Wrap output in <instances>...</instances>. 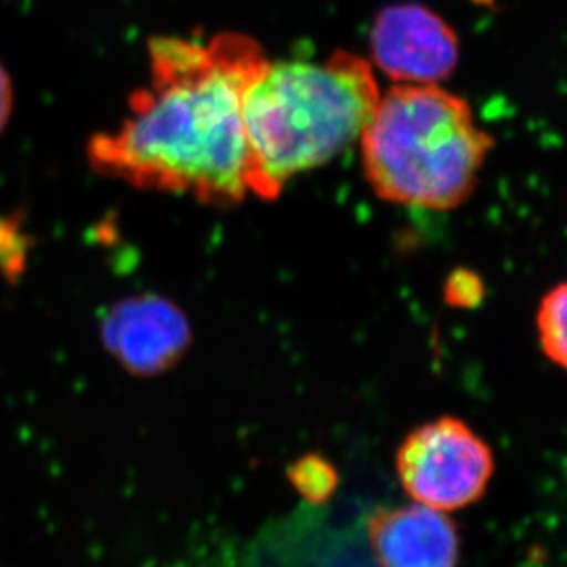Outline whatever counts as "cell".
I'll use <instances>...</instances> for the list:
<instances>
[{"label": "cell", "mask_w": 567, "mask_h": 567, "mask_svg": "<svg viewBox=\"0 0 567 567\" xmlns=\"http://www.w3.org/2000/svg\"><path fill=\"white\" fill-rule=\"evenodd\" d=\"M11 110H13V87H11L8 72L0 65V133L10 121Z\"/></svg>", "instance_id": "cell-10"}, {"label": "cell", "mask_w": 567, "mask_h": 567, "mask_svg": "<svg viewBox=\"0 0 567 567\" xmlns=\"http://www.w3.org/2000/svg\"><path fill=\"white\" fill-rule=\"evenodd\" d=\"M291 485L310 503H324L339 485L338 470L322 455L308 453L297 458L288 468Z\"/></svg>", "instance_id": "cell-9"}, {"label": "cell", "mask_w": 567, "mask_h": 567, "mask_svg": "<svg viewBox=\"0 0 567 567\" xmlns=\"http://www.w3.org/2000/svg\"><path fill=\"white\" fill-rule=\"evenodd\" d=\"M396 472L411 499L436 511H457L477 502L494 474V455L466 422L441 416L405 436Z\"/></svg>", "instance_id": "cell-4"}, {"label": "cell", "mask_w": 567, "mask_h": 567, "mask_svg": "<svg viewBox=\"0 0 567 567\" xmlns=\"http://www.w3.org/2000/svg\"><path fill=\"white\" fill-rule=\"evenodd\" d=\"M367 533L382 567H457V525L436 508L421 503L377 508L367 519Z\"/></svg>", "instance_id": "cell-7"}, {"label": "cell", "mask_w": 567, "mask_h": 567, "mask_svg": "<svg viewBox=\"0 0 567 567\" xmlns=\"http://www.w3.org/2000/svg\"><path fill=\"white\" fill-rule=\"evenodd\" d=\"M269 63L244 33L152 39L150 85L132 94L118 130L89 141L91 168L141 190L238 205L251 194L244 100Z\"/></svg>", "instance_id": "cell-1"}, {"label": "cell", "mask_w": 567, "mask_h": 567, "mask_svg": "<svg viewBox=\"0 0 567 567\" xmlns=\"http://www.w3.org/2000/svg\"><path fill=\"white\" fill-rule=\"evenodd\" d=\"M105 350L133 377L169 371L192 344L185 311L161 295H133L110 306L100 321Z\"/></svg>", "instance_id": "cell-6"}, {"label": "cell", "mask_w": 567, "mask_h": 567, "mask_svg": "<svg viewBox=\"0 0 567 567\" xmlns=\"http://www.w3.org/2000/svg\"><path fill=\"white\" fill-rule=\"evenodd\" d=\"M380 100L371 63L344 50L324 63H269L244 100L251 194L275 199L293 175L338 157L360 141Z\"/></svg>", "instance_id": "cell-2"}, {"label": "cell", "mask_w": 567, "mask_h": 567, "mask_svg": "<svg viewBox=\"0 0 567 567\" xmlns=\"http://www.w3.org/2000/svg\"><path fill=\"white\" fill-rule=\"evenodd\" d=\"M372 63L396 85H441L458 65L457 33L415 2L385 6L372 22Z\"/></svg>", "instance_id": "cell-5"}, {"label": "cell", "mask_w": 567, "mask_h": 567, "mask_svg": "<svg viewBox=\"0 0 567 567\" xmlns=\"http://www.w3.org/2000/svg\"><path fill=\"white\" fill-rule=\"evenodd\" d=\"M360 142L374 194L427 210L468 202L494 147L472 105L441 85L389 89Z\"/></svg>", "instance_id": "cell-3"}, {"label": "cell", "mask_w": 567, "mask_h": 567, "mask_svg": "<svg viewBox=\"0 0 567 567\" xmlns=\"http://www.w3.org/2000/svg\"><path fill=\"white\" fill-rule=\"evenodd\" d=\"M535 321L542 352L567 371V280L542 297Z\"/></svg>", "instance_id": "cell-8"}]
</instances>
